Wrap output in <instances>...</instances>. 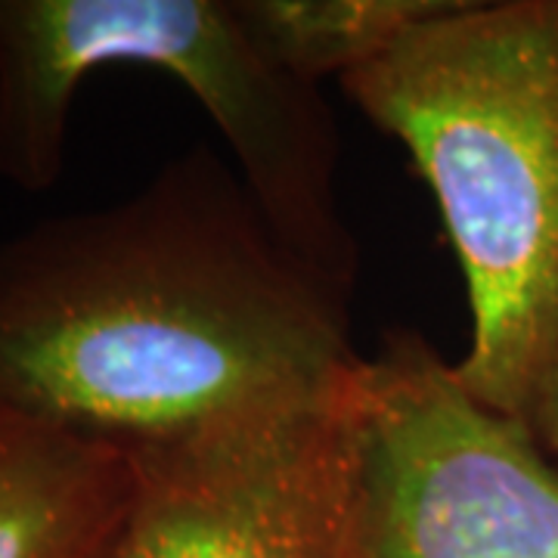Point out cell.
Returning <instances> with one entry per match:
<instances>
[{
    "label": "cell",
    "mask_w": 558,
    "mask_h": 558,
    "mask_svg": "<svg viewBox=\"0 0 558 558\" xmlns=\"http://www.w3.org/2000/svg\"><path fill=\"white\" fill-rule=\"evenodd\" d=\"M351 292L193 143L137 193L0 240V416L156 444L357 363Z\"/></svg>",
    "instance_id": "cell-1"
},
{
    "label": "cell",
    "mask_w": 558,
    "mask_h": 558,
    "mask_svg": "<svg viewBox=\"0 0 558 558\" xmlns=\"http://www.w3.org/2000/svg\"><path fill=\"white\" fill-rule=\"evenodd\" d=\"M339 87L438 199L472 311L457 379L531 428L558 351V0H450Z\"/></svg>",
    "instance_id": "cell-2"
},
{
    "label": "cell",
    "mask_w": 558,
    "mask_h": 558,
    "mask_svg": "<svg viewBox=\"0 0 558 558\" xmlns=\"http://www.w3.org/2000/svg\"><path fill=\"white\" fill-rule=\"evenodd\" d=\"M106 65L178 78L230 146L248 196L304 264L354 295L339 124L317 84L270 62L230 0H0V180L50 193L81 81Z\"/></svg>",
    "instance_id": "cell-3"
},
{
    "label": "cell",
    "mask_w": 558,
    "mask_h": 558,
    "mask_svg": "<svg viewBox=\"0 0 558 558\" xmlns=\"http://www.w3.org/2000/svg\"><path fill=\"white\" fill-rule=\"evenodd\" d=\"M341 558H558V465L413 329L344 373Z\"/></svg>",
    "instance_id": "cell-4"
},
{
    "label": "cell",
    "mask_w": 558,
    "mask_h": 558,
    "mask_svg": "<svg viewBox=\"0 0 558 558\" xmlns=\"http://www.w3.org/2000/svg\"><path fill=\"white\" fill-rule=\"evenodd\" d=\"M341 379L128 447L137 487L116 558H341Z\"/></svg>",
    "instance_id": "cell-5"
},
{
    "label": "cell",
    "mask_w": 558,
    "mask_h": 558,
    "mask_svg": "<svg viewBox=\"0 0 558 558\" xmlns=\"http://www.w3.org/2000/svg\"><path fill=\"white\" fill-rule=\"evenodd\" d=\"M134 487L119 444L0 416V558H116Z\"/></svg>",
    "instance_id": "cell-6"
},
{
    "label": "cell",
    "mask_w": 558,
    "mask_h": 558,
    "mask_svg": "<svg viewBox=\"0 0 558 558\" xmlns=\"http://www.w3.org/2000/svg\"><path fill=\"white\" fill-rule=\"evenodd\" d=\"M260 53L289 75L323 78L376 60L450 0H230Z\"/></svg>",
    "instance_id": "cell-7"
},
{
    "label": "cell",
    "mask_w": 558,
    "mask_h": 558,
    "mask_svg": "<svg viewBox=\"0 0 558 558\" xmlns=\"http://www.w3.org/2000/svg\"><path fill=\"white\" fill-rule=\"evenodd\" d=\"M531 435L537 438V444L543 447V453L558 465V351L556 363H553V369H549V379L543 385L537 413L531 418Z\"/></svg>",
    "instance_id": "cell-8"
}]
</instances>
